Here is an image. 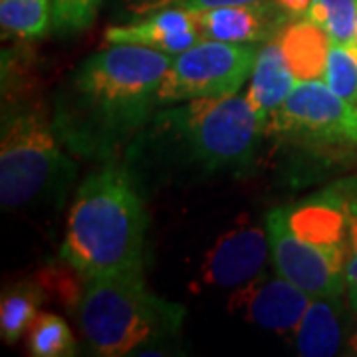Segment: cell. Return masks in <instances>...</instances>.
Segmentation results:
<instances>
[{
	"label": "cell",
	"mask_w": 357,
	"mask_h": 357,
	"mask_svg": "<svg viewBox=\"0 0 357 357\" xmlns=\"http://www.w3.org/2000/svg\"><path fill=\"white\" fill-rule=\"evenodd\" d=\"M173 56L137 44H109L72 72L56 93L54 129L66 149L112 159L149 119Z\"/></svg>",
	"instance_id": "cell-1"
},
{
	"label": "cell",
	"mask_w": 357,
	"mask_h": 357,
	"mask_svg": "<svg viewBox=\"0 0 357 357\" xmlns=\"http://www.w3.org/2000/svg\"><path fill=\"white\" fill-rule=\"evenodd\" d=\"M145 230L147 213L129 173L109 161L76 191L60 252L86 280L143 272Z\"/></svg>",
	"instance_id": "cell-2"
},
{
	"label": "cell",
	"mask_w": 357,
	"mask_h": 357,
	"mask_svg": "<svg viewBox=\"0 0 357 357\" xmlns=\"http://www.w3.org/2000/svg\"><path fill=\"white\" fill-rule=\"evenodd\" d=\"M270 255L284 278L312 298L342 296L349 258L345 192L328 191L266 217Z\"/></svg>",
	"instance_id": "cell-3"
},
{
	"label": "cell",
	"mask_w": 357,
	"mask_h": 357,
	"mask_svg": "<svg viewBox=\"0 0 357 357\" xmlns=\"http://www.w3.org/2000/svg\"><path fill=\"white\" fill-rule=\"evenodd\" d=\"M77 319L91 354L119 357L177 333L185 307L149 292L143 272H133L88 280Z\"/></svg>",
	"instance_id": "cell-4"
},
{
	"label": "cell",
	"mask_w": 357,
	"mask_h": 357,
	"mask_svg": "<svg viewBox=\"0 0 357 357\" xmlns=\"http://www.w3.org/2000/svg\"><path fill=\"white\" fill-rule=\"evenodd\" d=\"M155 128L183 159L203 173L236 171L255 157L264 123L248 98L215 96L191 100L157 115Z\"/></svg>",
	"instance_id": "cell-5"
},
{
	"label": "cell",
	"mask_w": 357,
	"mask_h": 357,
	"mask_svg": "<svg viewBox=\"0 0 357 357\" xmlns=\"http://www.w3.org/2000/svg\"><path fill=\"white\" fill-rule=\"evenodd\" d=\"M54 123L38 109L20 107L2 114L0 203L4 208L64 203L76 177Z\"/></svg>",
	"instance_id": "cell-6"
},
{
	"label": "cell",
	"mask_w": 357,
	"mask_h": 357,
	"mask_svg": "<svg viewBox=\"0 0 357 357\" xmlns=\"http://www.w3.org/2000/svg\"><path fill=\"white\" fill-rule=\"evenodd\" d=\"M256 56L255 44L199 40L189 50L173 56L157 100L159 103L191 102L236 93L252 74Z\"/></svg>",
	"instance_id": "cell-7"
},
{
	"label": "cell",
	"mask_w": 357,
	"mask_h": 357,
	"mask_svg": "<svg viewBox=\"0 0 357 357\" xmlns=\"http://www.w3.org/2000/svg\"><path fill=\"white\" fill-rule=\"evenodd\" d=\"M266 129L310 145L357 147V105L318 79L298 82Z\"/></svg>",
	"instance_id": "cell-8"
},
{
	"label": "cell",
	"mask_w": 357,
	"mask_h": 357,
	"mask_svg": "<svg viewBox=\"0 0 357 357\" xmlns=\"http://www.w3.org/2000/svg\"><path fill=\"white\" fill-rule=\"evenodd\" d=\"M268 255V230L238 222L208 248L201 264V282L213 288H243L262 274Z\"/></svg>",
	"instance_id": "cell-9"
},
{
	"label": "cell",
	"mask_w": 357,
	"mask_h": 357,
	"mask_svg": "<svg viewBox=\"0 0 357 357\" xmlns=\"http://www.w3.org/2000/svg\"><path fill=\"white\" fill-rule=\"evenodd\" d=\"M310 294L278 274L276 278L256 276L230 298L229 310L241 314L248 324L278 333L296 332L310 306Z\"/></svg>",
	"instance_id": "cell-10"
},
{
	"label": "cell",
	"mask_w": 357,
	"mask_h": 357,
	"mask_svg": "<svg viewBox=\"0 0 357 357\" xmlns=\"http://www.w3.org/2000/svg\"><path fill=\"white\" fill-rule=\"evenodd\" d=\"M195 14L203 38L234 44L272 42L278 38L282 28L296 18L286 13L276 0H255Z\"/></svg>",
	"instance_id": "cell-11"
},
{
	"label": "cell",
	"mask_w": 357,
	"mask_h": 357,
	"mask_svg": "<svg viewBox=\"0 0 357 357\" xmlns=\"http://www.w3.org/2000/svg\"><path fill=\"white\" fill-rule=\"evenodd\" d=\"M203 36L197 14L181 6H167L131 24L109 26L105 32L107 44H137L171 56L189 50Z\"/></svg>",
	"instance_id": "cell-12"
},
{
	"label": "cell",
	"mask_w": 357,
	"mask_h": 357,
	"mask_svg": "<svg viewBox=\"0 0 357 357\" xmlns=\"http://www.w3.org/2000/svg\"><path fill=\"white\" fill-rule=\"evenodd\" d=\"M298 79L292 74L290 66L282 54L280 44L276 40L266 42L262 50H258L255 68L250 74L248 86V102L255 107L256 115L268 128V123L274 119L276 112L286 102Z\"/></svg>",
	"instance_id": "cell-13"
},
{
	"label": "cell",
	"mask_w": 357,
	"mask_h": 357,
	"mask_svg": "<svg viewBox=\"0 0 357 357\" xmlns=\"http://www.w3.org/2000/svg\"><path fill=\"white\" fill-rule=\"evenodd\" d=\"M276 42L298 82L324 77L332 38L321 26L306 16L294 18L282 28Z\"/></svg>",
	"instance_id": "cell-14"
},
{
	"label": "cell",
	"mask_w": 357,
	"mask_h": 357,
	"mask_svg": "<svg viewBox=\"0 0 357 357\" xmlns=\"http://www.w3.org/2000/svg\"><path fill=\"white\" fill-rule=\"evenodd\" d=\"M342 312L340 296L314 298L296 330L298 354L304 357L335 356L344 337Z\"/></svg>",
	"instance_id": "cell-15"
},
{
	"label": "cell",
	"mask_w": 357,
	"mask_h": 357,
	"mask_svg": "<svg viewBox=\"0 0 357 357\" xmlns=\"http://www.w3.org/2000/svg\"><path fill=\"white\" fill-rule=\"evenodd\" d=\"M42 300V286L34 282H20L4 292L0 302V335L4 344H16L30 330Z\"/></svg>",
	"instance_id": "cell-16"
},
{
	"label": "cell",
	"mask_w": 357,
	"mask_h": 357,
	"mask_svg": "<svg viewBox=\"0 0 357 357\" xmlns=\"http://www.w3.org/2000/svg\"><path fill=\"white\" fill-rule=\"evenodd\" d=\"M54 0H0L2 36L40 38L52 28Z\"/></svg>",
	"instance_id": "cell-17"
},
{
	"label": "cell",
	"mask_w": 357,
	"mask_h": 357,
	"mask_svg": "<svg viewBox=\"0 0 357 357\" xmlns=\"http://www.w3.org/2000/svg\"><path fill=\"white\" fill-rule=\"evenodd\" d=\"M28 347L36 357H68L76 354V340L64 319L44 312L30 326Z\"/></svg>",
	"instance_id": "cell-18"
},
{
	"label": "cell",
	"mask_w": 357,
	"mask_h": 357,
	"mask_svg": "<svg viewBox=\"0 0 357 357\" xmlns=\"http://www.w3.org/2000/svg\"><path fill=\"white\" fill-rule=\"evenodd\" d=\"M357 0H314L306 18L319 24L335 44H356Z\"/></svg>",
	"instance_id": "cell-19"
},
{
	"label": "cell",
	"mask_w": 357,
	"mask_h": 357,
	"mask_svg": "<svg viewBox=\"0 0 357 357\" xmlns=\"http://www.w3.org/2000/svg\"><path fill=\"white\" fill-rule=\"evenodd\" d=\"M324 79L340 98L357 105V44L332 42Z\"/></svg>",
	"instance_id": "cell-20"
},
{
	"label": "cell",
	"mask_w": 357,
	"mask_h": 357,
	"mask_svg": "<svg viewBox=\"0 0 357 357\" xmlns=\"http://www.w3.org/2000/svg\"><path fill=\"white\" fill-rule=\"evenodd\" d=\"M100 4L102 0H54L52 30L62 36L86 30L96 20Z\"/></svg>",
	"instance_id": "cell-21"
},
{
	"label": "cell",
	"mask_w": 357,
	"mask_h": 357,
	"mask_svg": "<svg viewBox=\"0 0 357 357\" xmlns=\"http://www.w3.org/2000/svg\"><path fill=\"white\" fill-rule=\"evenodd\" d=\"M347 197V213H349V258L345 270V292L354 312H357V195Z\"/></svg>",
	"instance_id": "cell-22"
},
{
	"label": "cell",
	"mask_w": 357,
	"mask_h": 357,
	"mask_svg": "<svg viewBox=\"0 0 357 357\" xmlns=\"http://www.w3.org/2000/svg\"><path fill=\"white\" fill-rule=\"evenodd\" d=\"M244 2H255V0H173V6L187 8L191 13H203L208 8L232 6V4H244Z\"/></svg>",
	"instance_id": "cell-23"
},
{
	"label": "cell",
	"mask_w": 357,
	"mask_h": 357,
	"mask_svg": "<svg viewBox=\"0 0 357 357\" xmlns=\"http://www.w3.org/2000/svg\"><path fill=\"white\" fill-rule=\"evenodd\" d=\"M276 2L280 4L286 13H290L296 18H300V16H306V13L310 10V6H312L314 0H276Z\"/></svg>",
	"instance_id": "cell-24"
},
{
	"label": "cell",
	"mask_w": 357,
	"mask_h": 357,
	"mask_svg": "<svg viewBox=\"0 0 357 357\" xmlns=\"http://www.w3.org/2000/svg\"><path fill=\"white\" fill-rule=\"evenodd\" d=\"M356 44H357V13H356Z\"/></svg>",
	"instance_id": "cell-25"
}]
</instances>
